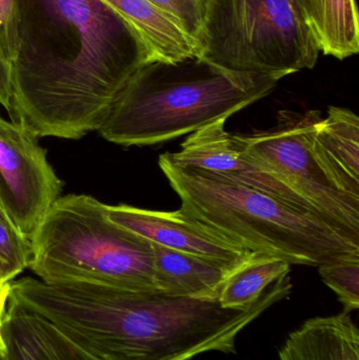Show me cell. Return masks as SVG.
Returning <instances> with one entry per match:
<instances>
[{
    "instance_id": "cell-1",
    "label": "cell",
    "mask_w": 359,
    "mask_h": 360,
    "mask_svg": "<svg viewBox=\"0 0 359 360\" xmlns=\"http://www.w3.org/2000/svg\"><path fill=\"white\" fill-rule=\"evenodd\" d=\"M151 51L103 0H16L13 122L38 137L98 131Z\"/></svg>"
},
{
    "instance_id": "cell-2",
    "label": "cell",
    "mask_w": 359,
    "mask_h": 360,
    "mask_svg": "<svg viewBox=\"0 0 359 360\" xmlns=\"http://www.w3.org/2000/svg\"><path fill=\"white\" fill-rule=\"evenodd\" d=\"M291 292L287 276L252 307L226 309L217 300L25 277L8 283L6 306L48 321L105 360H192L235 353L238 335Z\"/></svg>"
},
{
    "instance_id": "cell-3",
    "label": "cell",
    "mask_w": 359,
    "mask_h": 360,
    "mask_svg": "<svg viewBox=\"0 0 359 360\" xmlns=\"http://www.w3.org/2000/svg\"><path fill=\"white\" fill-rule=\"evenodd\" d=\"M278 82L228 71L198 55L149 61L122 89L98 132L126 147L170 141L229 118L268 96Z\"/></svg>"
},
{
    "instance_id": "cell-4",
    "label": "cell",
    "mask_w": 359,
    "mask_h": 360,
    "mask_svg": "<svg viewBox=\"0 0 359 360\" xmlns=\"http://www.w3.org/2000/svg\"><path fill=\"white\" fill-rule=\"evenodd\" d=\"M159 167L181 198L183 212L250 251L311 266L359 254V243L316 214L256 188L179 166L167 153L160 155Z\"/></svg>"
},
{
    "instance_id": "cell-5",
    "label": "cell",
    "mask_w": 359,
    "mask_h": 360,
    "mask_svg": "<svg viewBox=\"0 0 359 360\" xmlns=\"http://www.w3.org/2000/svg\"><path fill=\"white\" fill-rule=\"evenodd\" d=\"M29 268L46 283L84 281L157 292L151 241L117 226L89 195L59 197L31 239Z\"/></svg>"
},
{
    "instance_id": "cell-6",
    "label": "cell",
    "mask_w": 359,
    "mask_h": 360,
    "mask_svg": "<svg viewBox=\"0 0 359 360\" xmlns=\"http://www.w3.org/2000/svg\"><path fill=\"white\" fill-rule=\"evenodd\" d=\"M197 48L221 69L280 80L320 53L296 0H204Z\"/></svg>"
},
{
    "instance_id": "cell-7",
    "label": "cell",
    "mask_w": 359,
    "mask_h": 360,
    "mask_svg": "<svg viewBox=\"0 0 359 360\" xmlns=\"http://www.w3.org/2000/svg\"><path fill=\"white\" fill-rule=\"evenodd\" d=\"M320 111H280L276 126L238 135L256 166L299 195L318 216L359 243V202L330 184L312 155L309 130Z\"/></svg>"
},
{
    "instance_id": "cell-8",
    "label": "cell",
    "mask_w": 359,
    "mask_h": 360,
    "mask_svg": "<svg viewBox=\"0 0 359 360\" xmlns=\"http://www.w3.org/2000/svg\"><path fill=\"white\" fill-rule=\"evenodd\" d=\"M61 188L38 136L0 117V205L30 241Z\"/></svg>"
},
{
    "instance_id": "cell-9",
    "label": "cell",
    "mask_w": 359,
    "mask_h": 360,
    "mask_svg": "<svg viewBox=\"0 0 359 360\" xmlns=\"http://www.w3.org/2000/svg\"><path fill=\"white\" fill-rule=\"evenodd\" d=\"M105 211L112 222L155 245L228 268H236L253 253L242 243L181 209L164 212L126 205H105Z\"/></svg>"
},
{
    "instance_id": "cell-10",
    "label": "cell",
    "mask_w": 359,
    "mask_h": 360,
    "mask_svg": "<svg viewBox=\"0 0 359 360\" xmlns=\"http://www.w3.org/2000/svg\"><path fill=\"white\" fill-rule=\"evenodd\" d=\"M227 120L221 118L191 133L178 152L167 155L179 166L256 188L301 211L316 214L292 188L250 160L238 134L226 131Z\"/></svg>"
},
{
    "instance_id": "cell-11",
    "label": "cell",
    "mask_w": 359,
    "mask_h": 360,
    "mask_svg": "<svg viewBox=\"0 0 359 360\" xmlns=\"http://www.w3.org/2000/svg\"><path fill=\"white\" fill-rule=\"evenodd\" d=\"M312 155L339 192L359 202V118L349 109L330 107L309 130Z\"/></svg>"
},
{
    "instance_id": "cell-12",
    "label": "cell",
    "mask_w": 359,
    "mask_h": 360,
    "mask_svg": "<svg viewBox=\"0 0 359 360\" xmlns=\"http://www.w3.org/2000/svg\"><path fill=\"white\" fill-rule=\"evenodd\" d=\"M0 331L8 360H105L48 321L12 307L6 306Z\"/></svg>"
},
{
    "instance_id": "cell-13",
    "label": "cell",
    "mask_w": 359,
    "mask_h": 360,
    "mask_svg": "<svg viewBox=\"0 0 359 360\" xmlns=\"http://www.w3.org/2000/svg\"><path fill=\"white\" fill-rule=\"evenodd\" d=\"M153 245L157 293L173 297L217 300L226 278L234 268Z\"/></svg>"
},
{
    "instance_id": "cell-14",
    "label": "cell",
    "mask_w": 359,
    "mask_h": 360,
    "mask_svg": "<svg viewBox=\"0 0 359 360\" xmlns=\"http://www.w3.org/2000/svg\"><path fill=\"white\" fill-rule=\"evenodd\" d=\"M278 355L280 360H359L358 326L348 312L308 319Z\"/></svg>"
},
{
    "instance_id": "cell-15",
    "label": "cell",
    "mask_w": 359,
    "mask_h": 360,
    "mask_svg": "<svg viewBox=\"0 0 359 360\" xmlns=\"http://www.w3.org/2000/svg\"><path fill=\"white\" fill-rule=\"evenodd\" d=\"M141 36L154 60L175 63L198 55L195 42L168 14L148 0H103Z\"/></svg>"
},
{
    "instance_id": "cell-16",
    "label": "cell",
    "mask_w": 359,
    "mask_h": 360,
    "mask_svg": "<svg viewBox=\"0 0 359 360\" xmlns=\"http://www.w3.org/2000/svg\"><path fill=\"white\" fill-rule=\"evenodd\" d=\"M320 52L343 60L359 52L355 0H299Z\"/></svg>"
},
{
    "instance_id": "cell-17",
    "label": "cell",
    "mask_w": 359,
    "mask_h": 360,
    "mask_svg": "<svg viewBox=\"0 0 359 360\" xmlns=\"http://www.w3.org/2000/svg\"><path fill=\"white\" fill-rule=\"evenodd\" d=\"M291 264L278 256L253 252L230 272L217 302L226 309H246L256 304L268 290L289 276Z\"/></svg>"
},
{
    "instance_id": "cell-18",
    "label": "cell",
    "mask_w": 359,
    "mask_h": 360,
    "mask_svg": "<svg viewBox=\"0 0 359 360\" xmlns=\"http://www.w3.org/2000/svg\"><path fill=\"white\" fill-rule=\"evenodd\" d=\"M322 281L343 304L344 312L359 308V254H346L318 266Z\"/></svg>"
},
{
    "instance_id": "cell-19",
    "label": "cell",
    "mask_w": 359,
    "mask_h": 360,
    "mask_svg": "<svg viewBox=\"0 0 359 360\" xmlns=\"http://www.w3.org/2000/svg\"><path fill=\"white\" fill-rule=\"evenodd\" d=\"M31 254V241L0 205V283L8 285L29 268Z\"/></svg>"
},
{
    "instance_id": "cell-20",
    "label": "cell",
    "mask_w": 359,
    "mask_h": 360,
    "mask_svg": "<svg viewBox=\"0 0 359 360\" xmlns=\"http://www.w3.org/2000/svg\"><path fill=\"white\" fill-rule=\"evenodd\" d=\"M16 0H0V105L12 115Z\"/></svg>"
},
{
    "instance_id": "cell-21",
    "label": "cell",
    "mask_w": 359,
    "mask_h": 360,
    "mask_svg": "<svg viewBox=\"0 0 359 360\" xmlns=\"http://www.w3.org/2000/svg\"><path fill=\"white\" fill-rule=\"evenodd\" d=\"M148 1L168 14L197 46L204 0H148Z\"/></svg>"
},
{
    "instance_id": "cell-22",
    "label": "cell",
    "mask_w": 359,
    "mask_h": 360,
    "mask_svg": "<svg viewBox=\"0 0 359 360\" xmlns=\"http://www.w3.org/2000/svg\"><path fill=\"white\" fill-rule=\"evenodd\" d=\"M8 285L0 287V323H1L2 317L6 312V302H8Z\"/></svg>"
},
{
    "instance_id": "cell-23",
    "label": "cell",
    "mask_w": 359,
    "mask_h": 360,
    "mask_svg": "<svg viewBox=\"0 0 359 360\" xmlns=\"http://www.w3.org/2000/svg\"><path fill=\"white\" fill-rule=\"evenodd\" d=\"M4 342H2L1 331H0V351H4Z\"/></svg>"
},
{
    "instance_id": "cell-24",
    "label": "cell",
    "mask_w": 359,
    "mask_h": 360,
    "mask_svg": "<svg viewBox=\"0 0 359 360\" xmlns=\"http://www.w3.org/2000/svg\"><path fill=\"white\" fill-rule=\"evenodd\" d=\"M0 360H8L6 359V354H4V351H0Z\"/></svg>"
},
{
    "instance_id": "cell-25",
    "label": "cell",
    "mask_w": 359,
    "mask_h": 360,
    "mask_svg": "<svg viewBox=\"0 0 359 360\" xmlns=\"http://www.w3.org/2000/svg\"><path fill=\"white\" fill-rule=\"evenodd\" d=\"M4 285H2V283H0V287H4Z\"/></svg>"
},
{
    "instance_id": "cell-26",
    "label": "cell",
    "mask_w": 359,
    "mask_h": 360,
    "mask_svg": "<svg viewBox=\"0 0 359 360\" xmlns=\"http://www.w3.org/2000/svg\"><path fill=\"white\" fill-rule=\"evenodd\" d=\"M297 2H299V0H296Z\"/></svg>"
}]
</instances>
